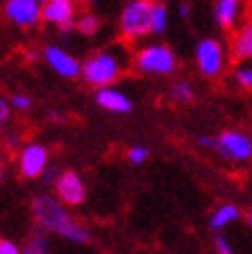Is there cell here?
I'll return each mask as SVG.
<instances>
[{
	"mask_svg": "<svg viewBox=\"0 0 252 254\" xmlns=\"http://www.w3.org/2000/svg\"><path fill=\"white\" fill-rule=\"evenodd\" d=\"M33 215L44 230L54 232L64 240L77 244L89 242V232L72 217L62 202L50 194H37L33 198Z\"/></svg>",
	"mask_w": 252,
	"mask_h": 254,
	"instance_id": "6da1fadb",
	"label": "cell"
},
{
	"mask_svg": "<svg viewBox=\"0 0 252 254\" xmlns=\"http://www.w3.org/2000/svg\"><path fill=\"white\" fill-rule=\"evenodd\" d=\"M151 17H153V4L147 0H134L124 6L120 15V31L124 37L134 40L151 33Z\"/></svg>",
	"mask_w": 252,
	"mask_h": 254,
	"instance_id": "7a4b0ae2",
	"label": "cell"
},
{
	"mask_svg": "<svg viewBox=\"0 0 252 254\" xmlns=\"http://www.w3.org/2000/svg\"><path fill=\"white\" fill-rule=\"evenodd\" d=\"M83 77L87 83L97 85V87H106L110 83H114L120 74V64L116 56H112L108 52H99L93 58H89L83 66Z\"/></svg>",
	"mask_w": 252,
	"mask_h": 254,
	"instance_id": "3957f363",
	"label": "cell"
},
{
	"mask_svg": "<svg viewBox=\"0 0 252 254\" xmlns=\"http://www.w3.org/2000/svg\"><path fill=\"white\" fill-rule=\"evenodd\" d=\"M136 66L149 74H170L176 68V56L168 46H149L136 54Z\"/></svg>",
	"mask_w": 252,
	"mask_h": 254,
	"instance_id": "277c9868",
	"label": "cell"
},
{
	"mask_svg": "<svg viewBox=\"0 0 252 254\" xmlns=\"http://www.w3.org/2000/svg\"><path fill=\"white\" fill-rule=\"evenodd\" d=\"M217 153L228 157V159H236V161H246L252 157V138L236 132V130H228L217 138Z\"/></svg>",
	"mask_w": 252,
	"mask_h": 254,
	"instance_id": "5b68a950",
	"label": "cell"
},
{
	"mask_svg": "<svg viewBox=\"0 0 252 254\" xmlns=\"http://www.w3.org/2000/svg\"><path fill=\"white\" fill-rule=\"evenodd\" d=\"M196 62L198 68L207 77H215L223 66V50L221 44L215 40H203L196 46Z\"/></svg>",
	"mask_w": 252,
	"mask_h": 254,
	"instance_id": "8992f818",
	"label": "cell"
},
{
	"mask_svg": "<svg viewBox=\"0 0 252 254\" xmlns=\"http://www.w3.org/2000/svg\"><path fill=\"white\" fill-rule=\"evenodd\" d=\"M56 192L64 205H81L85 200V184L74 172H62L56 180Z\"/></svg>",
	"mask_w": 252,
	"mask_h": 254,
	"instance_id": "52a82bcc",
	"label": "cell"
},
{
	"mask_svg": "<svg viewBox=\"0 0 252 254\" xmlns=\"http://www.w3.org/2000/svg\"><path fill=\"white\" fill-rule=\"evenodd\" d=\"M42 4L37 0H10L4 6V12L10 21H15L17 25H35L42 19Z\"/></svg>",
	"mask_w": 252,
	"mask_h": 254,
	"instance_id": "ba28073f",
	"label": "cell"
},
{
	"mask_svg": "<svg viewBox=\"0 0 252 254\" xmlns=\"http://www.w3.org/2000/svg\"><path fill=\"white\" fill-rule=\"evenodd\" d=\"M19 163H21V172L25 178H37L44 174V170L48 166V151L42 145L31 143L21 151Z\"/></svg>",
	"mask_w": 252,
	"mask_h": 254,
	"instance_id": "9c48e42d",
	"label": "cell"
},
{
	"mask_svg": "<svg viewBox=\"0 0 252 254\" xmlns=\"http://www.w3.org/2000/svg\"><path fill=\"white\" fill-rule=\"evenodd\" d=\"M48 64L52 66L58 74H62V77H77V74H81V64L77 62V58L70 56L68 52H64V50H60L56 46H48L46 52H44Z\"/></svg>",
	"mask_w": 252,
	"mask_h": 254,
	"instance_id": "30bf717a",
	"label": "cell"
},
{
	"mask_svg": "<svg viewBox=\"0 0 252 254\" xmlns=\"http://www.w3.org/2000/svg\"><path fill=\"white\" fill-rule=\"evenodd\" d=\"M42 17L48 23L60 25V29H70L74 19V4L68 0H50L42 8Z\"/></svg>",
	"mask_w": 252,
	"mask_h": 254,
	"instance_id": "8fae6325",
	"label": "cell"
},
{
	"mask_svg": "<svg viewBox=\"0 0 252 254\" xmlns=\"http://www.w3.org/2000/svg\"><path fill=\"white\" fill-rule=\"evenodd\" d=\"M95 101L104 110L108 112H116V114H124V112H130L132 110V101L126 97L124 93L116 91V89H99L97 95H95Z\"/></svg>",
	"mask_w": 252,
	"mask_h": 254,
	"instance_id": "7c38bea8",
	"label": "cell"
},
{
	"mask_svg": "<svg viewBox=\"0 0 252 254\" xmlns=\"http://www.w3.org/2000/svg\"><path fill=\"white\" fill-rule=\"evenodd\" d=\"M238 4L236 0H219L215 4V19L219 21L221 27H232L234 21H236V15H238Z\"/></svg>",
	"mask_w": 252,
	"mask_h": 254,
	"instance_id": "4fadbf2b",
	"label": "cell"
},
{
	"mask_svg": "<svg viewBox=\"0 0 252 254\" xmlns=\"http://www.w3.org/2000/svg\"><path fill=\"white\" fill-rule=\"evenodd\" d=\"M238 217H240V211H238L236 205H223L211 215V230H221V227L236 221Z\"/></svg>",
	"mask_w": 252,
	"mask_h": 254,
	"instance_id": "5bb4252c",
	"label": "cell"
},
{
	"mask_svg": "<svg viewBox=\"0 0 252 254\" xmlns=\"http://www.w3.org/2000/svg\"><path fill=\"white\" fill-rule=\"evenodd\" d=\"M250 37H252V21L246 23L242 31L236 35V40L232 44V50L238 58H246L248 56V48H250Z\"/></svg>",
	"mask_w": 252,
	"mask_h": 254,
	"instance_id": "9a60e30c",
	"label": "cell"
},
{
	"mask_svg": "<svg viewBox=\"0 0 252 254\" xmlns=\"http://www.w3.org/2000/svg\"><path fill=\"white\" fill-rule=\"evenodd\" d=\"M168 27V8L163 4H153V17H151V33H163Z\"/></svg>",
	"mask_w": 252,
	"mask_h": 254,
	"instance_id": "2e32d148",
	"label": "cell"
},
{
	"mask_svg": "<svg viewBox=\"0 0 252 254\" xmlns=\"http://www.w3.org/2000/svg\"><path fill=\"white\" fill-rule=\"evenodd\" d=\"M170 95L174 101H178V104H184V101H190L192 99V87L180 81V83H176L172 89H170Z\"/></svg>",
	"mask_w": 252,
	"mask_h": 254,
	"instance_id": "e0dca14e",
	"label": "cell"
},
{
	"mask_svg": "<svg viewBox=\"0 0 252 254\" xmlns=\"http://www.w3.org/2000/svg\"><path fill=\"white\" fill-rule=\"evenodd\" d=\"M77 27H79V31L85 33V35H93V33L97 31V27H99V21H97V17H93V15H85V17L79 19Z\"/></svg>",
	"mask_w": 252,
	"mask_h": 254,
	"instance_id": "ac0fdd59",
	"label": "cell"
},
{
	"mask_svg": "<svg viewBox=\"0 0 252 254\" xmlns=\"http://www.w3.org/2000/svg\"><path fill=\"white\" fill-rule=\"evenodd\" d=\"M23 254H48V250H46V240H44L42 232L31 238V242L27 244V248L23 250Z\"/></svg>",
	"mask_w": 252,
	"mask_h": 254,
	"instance_id": "d6986e66",
	"label": "cell"
},
{
	"mask_svg": "<svg viewBox=\"0 0 252 254\" xmlns=\"http://www.w3.org/2000/svg\"><path fill=\"white\" fill-rule=\"evenodd\" d=\"M147 157H149V151H147L145 147H141V145H138V147H132V149L128 151V159L134 163V166L143 163Z\"/></svg>",
	"mask_w": 252,
	"mask_h": 254,
	"instance_id": "ffe728a7",
	"label": "cell"
},
{
	"mask_svg": "<svg viewBox=\"0 0 252 254\" xmlns=\"http://www.w3.org/2000/svg\"><path fill=\"white\" fill-rule=\"evenodd\" d=\"M236 81L246 89H252V68H240L236 72Z\"/></svg>",
	"mask_w": 252,
	"mask_h": 254,
	"instance_id": "44dd1931",
	"label": "cell"
},
{
	"mask_svg": "<svg viewBox=\"0 0 252 254\" xmlns=\"http://www.w3.org/2000/svg\"><path fill=\"white\" fill-rule=\"evenodd\" d=\"M215 250H217V254H234L232 244L228 242V238H223V236L215 238Z\"/></svg>",
	"mask_w": 252,
	"mask_h": 254,
	"instance_id": "7402d4cb",
	"label": "cell"
},
{
	"mask_svg": "<svg viewBox=\"0 0 252 254\" xmlns=\"http://www.w3.org/2000/svg\"><path fill=\"white\" fill-rule=\"evenodd\" d=\"M12 106H15L17 110H27L31 106V99L27 95H23V93H17V95H12V101H10Z\"/></svg>",
	"mask_w": 252,
	"mask_h": 254,
	"instance_id": "603a6c76",
	"label": "cell"
},
{
	"mask_svg": "<svg viewBox=\"0 0 252 254\" xmlns=\"http://www.w3.org/2000/svg\"><path fill=\"white\" fill-rule=\"evenodd\" d=\"M0 254H23L19 250V246H15L8 240H0Z\"/></svg>",
	"mask_w": 252,
	"mask_h": 254,
	"instance_id": "cb8c5ba5",
	"label": "cell"
},
{
	"mask_svg": "<svg viewBox=\"0 0 252 254\" xmlns=\"http://www.w3.org/2000/svg\"><path fill=\"white\" fill-rule=\"evenodd\" d=\"M198 145L205 147V149L215 151V149H217V138H213V136H200V138H198Z\"/></svg>",
	"mask_w": 252,
	"mask_h": 254,
	"instance_id": "d4e9b609",
	"label": "cell"
},
{
	"mask_svg": "<svg viewBox=\"0 0 252 254\" xmlns=\"http://www.w3.org/2000/svg\"><path fill=\"white\" fill-rule=\"evenodd\" d=\"M8 118V104L4 101V97H0V126H2Z\"/></svg>",
	"mask_w": 252,
	"mask_h": 254,
	"instance_id": "484cf974",
	"label": "cell"
},
{
	"mask_svg": "<svg viewBox=\"0 0 252 254\" xmlns=\"http://www.w3.org/2000/svg\"><path fill=\"white\" fill-rule=\"evenodd\" d=\"M188 12H190V6H188V4H180V17H188Z\"/></svg>",
	"mask_w": 252,
	"mask_h": 254,
	"instance_id": "4316f807",
	"label": "cell"
},
{
	"mask_svg": "<svg viewBox=\"0 0 252 254\" xmlns=\"http://www.w3.org/2000/svg\"><path fill=\"white\" fill-rule=\"evenodd\" d=\"M248 56L252 58V37H250V48H248Z\"/></svg>",
	"mask_w": 252,
	"mask_h": 254,
	"instance_id": "83f0119b",
	"label": "cell"
},
{
	"mask_svg": "<svg viewBox=\"0 0 252 254\" xmlns=\"http://www.w3.org/2000/svg\"><path fill=\"white\" fill-rule=\"evenodd\" d=\"M0 178H2V157H0Z\"/></svg>",
	"mask_w": 252,
	"mask_h": 254,
	"instance_id": "f1b7e54d",
	"label": "cell"
},
{
	"mask_svg": "<svg viewBox=\"0 0 252 254\" xmlns=\"http://www.w3.org/2000/svg\"><path fill=\"white\" fill-rule=\"evenodd\" d=\"M248 221H250V225H252V213H250V217H248Z\"/></svg>",
	"mask_w": 252,
	"mask_h": 254,
	"instance_id": "f546056e",
	"label": "cell"
}]
</instances>
